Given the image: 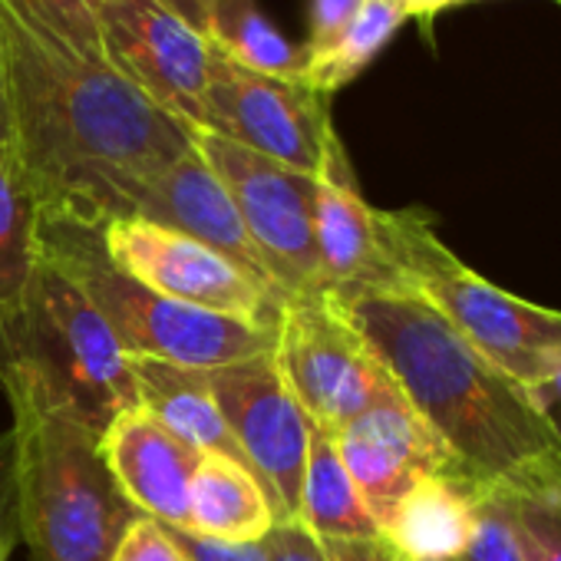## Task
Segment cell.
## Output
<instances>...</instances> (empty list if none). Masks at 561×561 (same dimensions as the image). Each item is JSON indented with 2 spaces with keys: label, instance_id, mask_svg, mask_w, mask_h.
<instances>
[{
  "label": "cell",
  "instance_id": "7a4b0ae2",
  "mask_svg": "<svg viewBox=\"0 0 561 561\" xmlns=\"http://www.w3.org/2000/svg\"><path fill=\"white\" fill-rule=\"evenodd\" d=\"M337 301L472 492L561 495V423L531 387L482 357L407 288Z\"/></svg>",
  "mask_w": 561,
  "mask_h": 561
},
{
  "label": "cell",
  "instance_id": "2e32d148",
  "mask_svg": "<svg viewBox=\"0 0 561 561\" xmlns=\"http://www.w3.org/2000/svg\"><path fill=\"white\" fill-rule=\"evenodd\" d=\"M100 453L119 492L152 522L188 528V495L198 453L179 443L142 407H129L100 436Z\"/></svg>",
  "mask_w": 561,
  "mask_h": 561
},
{
  "label": "cell",
  "instance_id": "5b68a950",
  "mask_svg": "<svg viewBox=\"0 0 561 561\" xmlns=\"http://www.w3.org/2000/svg\"><path fill=\"white\" fill-rule=\"evenodd\" d=\"M41 254L96 305L126 354L192 370H218L274 351V331L198 311L142 288L103 251L100 231L41 221Z\"/></svg>",
  "mask_w": 561,
  "mask_h": 561
},
{
  "label": "cell",
  "instance_id": "277c9868",
  "mask_svg": "<svg viewBox=\"0 0 561 561\" xmlns=\"http://www.w3.org/2000/svg\"><path fill=\"white\" fill-rule=\"evenodd\" d=\"M377 228L400 285L423 298L459 337L535 393L561 364V311L531 305L469 267L420 208L383 211Z\"/></svg>",
  "mask_w": 561,
  "mask_h": 561
},
{
  "label": "cell",
  "instance_id": "4dcf8cb0",
  "mask_svg": "<svg viewBox=\"0 0 561 561\" xmlns=\"http://www.w3.org/2000/svg\"><path fill=\"white\" fill-rule=\"evenodd\" d=\"M165 11H172L182 24H188L198 37H211V18L218 0H159Z\"/></svg>",
  "mask_w": 561,
  "mask_h": 561
},
{
  "label": "cell",
  "instance_id": "e0dca14e",
  "mask_svg": "<svg viewBox=\"0 0 561 561\" xmlns=\"http://www.w3.org/2000/svg\"><path fill=\"white\" fill-rule=\"evenodd\" d=\"M129 374L136 387V403L149 416H156L179 443H185L198 456H228L248 466L215 403L208 370L129 354Z\"/></svg>",
  "mask_w": 561,
  "mask_h": 561
},
{
  "label": "cell",
  "instance_id": "8992f818",
  "mask_svg": "<svg viewBox=\"0 0 561 561\" xmlns=\"http://www.w3.org/2000/svg\"><path fill=\"white\" fill-rule=\"evenodd\" d=\"M0 351L27 360L103 436L136 403L129 354L96 305L44 254L18 318L0 328Z\"/></svg>",
  "mask_w": 561,
  "mask_h": 561
},
{
  "label": "cell",
  "instance_id": "d4e9b609",
  "mask_svg": "<svg viewBox=\"0 0 561 561\" xmlns=\"http://www.w3.org/2000/svg\"><path fill=\"white\" fill-rule=\"evenodd\" d=\"M11 4H18L41 27L64 37L77 50L90 57H103L100 31H96V11L103 0H11Z\"/></svg>",
  "mask_w": 561,
  "mask_h": 561
},
{
  "label": "cell",
  "instance_id": "5bb4252c",
  "mask_svg": "<svg viewBox=\"0 0 561 561\" xmlns=\"http://www.w3.org/2000/svg\"><path fill=\"white\" fill-rule=\"evenodd\" d=\"M334 439L377 525H383L393 505L426 476H449L466 485L439 436L413 413L403 393L370 407L334 433Z\"/></svg>",
  "mask_w": 561,
  "mask_h": 561
},
{
  "label": "cell",
  "instance_id": "83f0119b",
  "mask_svg": "<svg viewBox=\"0 0 561 561\" xmlns=\"http://www.w3.org/2000/svg\"><path fill=\"white\" fill-rule=\"evenodd\" d=\"M113 561H188L179 545L162 531L159 522H152L149 515H139L129 531L123 535Z\"/></svg>",
  "mask_w": 561,
  "mask_h": 561
},
{
  "label": "cell",
  "instance_id": "44dd1931",
  "mask_svg": "<svg viewBox=\"0 0 561 561\" xmlns=\"http://www.w3.org/2000/svg\"><path fill=\"white\" fill-rule=\"evenodd\" d=\"M41 261V208L18 165L0 159V328L24 308Z\"/></svg>",
  "mask_w": 561,
  "mask_h": 561
},
{
  "label": "cell",
  "instance_id": "4fadbf2b",
  "mask_svg": "<svg viewBox=\"0 0 561 561\" xmlns=\"http://www.w3.org/2000/svg\"><path fill=\"white\" fill-rule=\"evenodd\" d=\"M113 218H142V221L182 231L228 254L244 271L271 280L234 211L231 195L225 192L221 179L208 169V162L198 156L195 146L162 169L116 182L110 192V205H106V221Z\"/></svg>",
  "mask_w": 561,
  "mask_h": 561
},
{
  "label": "cell",
  "instance_id": "6da1fadb",
  "mask_svg": "<svg viewBox=\"0 0 561 561\" xmlns=\"http://www.w3.org/2000/svg\"><path fill=\"white\" fill-rule=\"evenodd\" d=\"M8 146L41 221L100 231L116 182L192 149V129L90 57L0 0Z\"/></svg>",
  "mask_w": 561,
  "mask_h": 561
},
{
  "label": "cell",
  "instance_id": "f1b7e54d",
  "mask_svg": "<svg viewBox=\"0 0 561 561\" xmlns=\"http://www.w3.org/2000/svg\"><path fill=\"white\" fill-rule=\"evenodd\" d=\"M162 531L179 545V551L188 561H267L264 545L261 541H215V538H202L188 528H165Z\"/></svg>",
  "mask_w": 561,
  "mask_h": 561
},
{
  "label": "cell",
  "instance_id": "ffe728a7",
  "mask_svg": "<svg viewBox=\"0 0 561 561\" xmlns=\"http://www.w3.org/2000/svg\"><path fill=\"white\" fill-rule=\"evenodd\" d=\"M298 522L321 541H374L383 538L377 518L367 512L341 453L334 433L311 423L308 466L301 482Z\"/></svg>",
  "mask_w": 561,
  "mask_h": 561
},
{
  "label": "cell",
  "instance_id": "9c48e42d",
  "mask_svg": "<svg viewBox=\"0 0 561 561\" xmlns=\"http://www.w3.org/2000/svg\"><path fill=\"white\" fill-rule=\"evenodd\" d=\"M106 257L142 288L198 311L277 328L288 295L271 280L244 271L228 254L142 218H113L100 228Z\"/></svg>",
  "mask_w": 561,
  "mask_h": 561
},
{
  "label": "cell",
  "instance_id": "3957f363",
  "mask_svg": "<svg viewBox=\"0 0 561 561\" xmlns=\"http://www.w3.org/2000/svg\"><path fill=\"white\" fill-rule=\"evenodd\" d=\"M18 525L34 561H113L142 515L110 476L100 433L27 360L0 351Z\"/></svg>",
  "mask_w": 561,
  "mask_h": 561
},
{
  "label": "cell",
  "instance_id": "8d00e7d4",
  "mask_svg": "<svg viewBox=\"0 0 561 561\" xmlns=\"http://www.w3.org/2000/svg\"><path fill=\"white\" fill-rule=\"evenodd\" d=\"M459 4H466V0H459Z\"/></svg>",
  "mask_w": 561,
  "mask_h": 561
},
{
  "label": "cell",
  "instance_id": "ac0fdd59",
  "mask_svg": "<svg viewBox=\"0 0 561 561\" xmlns=\"http://www.w3.org/2000/svg\"><path fill=\"white\" fill-rule=\"evenodd\" d=\"M476 525V492L449 476L420 479L380 525L403 561H456Z\"/></svg>",
  "mask_w": 561,
  "mask_h": 561
},
{
  "label": "cell",
  "instance_id": "4316f807",
  "mask_svg": "<svg viewBox=\"0 0 561 561\" xmlns=\"http://www.w3.org/2000/svg\"><path fill=\"white\" fill-rule=\"evenodd\" d=\"M364 0H311L308 11V64L324 57L328 50H334V44L344 37V31L351 27V21L357 18Z\"/></svg>",
  "mask_w": 561,
  "mask_h": 561
},
{
  "label": "cell",
  "instance_id": "484cf974",
  "mask_svg": "<svg viewBox=\"0 0 561 561\" xmlns=\"http://www.w3.org/2000/svg\"><path fill=\"white\" fill-rule=\"evenodd\" d=\"M456 561H525L502 492H476V525Z\"/></svg>",
  "mask_w": 561,
  "mask_h": 561
},
{
  "label": "cell",
  "instance_id": "836d02e7",
  "mask_svg": "<svg viewBox=\"0 0 561 561\" xmlns=\"http://www.w3.org/2000/svg\"><path fill=\"white\" fill-rule=\"evenodd\" d=\"M538 397H541V403L548 407V413L558 416V410H561V364L551 370V377L545 380V387L538 390Z\"/></svg>",
  "mask_w": 561,
  "mask_h": 561
},
{
  "label": "cell",
  "instance_id": "603a6c76",
  "mask_svg": "<svg viewBox=\"0 0 561 561\" xmlns=\"http://www.w3.org/2000/svg\"><path fill=\"white\" fill-rule=\"evenodd\" d=\"M407 11L400 8V0H364L357 18L344 31V37L328 50L324 57L311 60L305 70V87L331 96L334 90L347 87L387 44L390 37L407 24Z\"/></svg>",
  "mask_w": 561,
  "mask_h": 561
},
{
  "label": "cell",
  "instance_id": "d6986e66",
  "mask_svg": "<svg viewBox=\"0 0 561 561\" xmlns=\"http://www.w3.org/2000/svg\"><path fill=\"white\" fill-rule=\"evenodd\" d=\"M277 525V512L251 472V466L228 456H202L192 495L188 531L215 541H261Z\"/></svg>",
  "mask_w": 561,
  "mask_h": 561
},
{
  "label": "cell",
  "instance_id": "f546056e",
  "mask_svg": "<svg viewBox=\"0 0 561 561\" xmlns=\"http://www.w3.org/2000/svg\"><path fill=\"white\" fill-rule=\"evenodd\" d=\"M261 545L267 561H331L324 545L301 522H277Z\"/></svg>",
  "mask_w": 561,
  "mask_h": 561
},
{
  "label": "cell",
  "instance_id": "d6a6232c",
  "mask_svg": "<svg viewBox=\"0 0 561 561\" xmlns=\"http://www.w3.org/2000/svg\"><path fill=\"white\" fill-rule=\"evenodd\" d=\"M453 4H459V0H400V8L407 11V18H423V21H430L433 14H439V11H446Z\"/></svg>",
  "mask_w": 561,
  "mask_h": 561
},
{
  "label": "cell",
  "instance_id": "1f68e13d",
  "mask_svg": "<svg viewBox=\"0 0 561 561\" xmlns=\"http://www.w3.org/2000/svg\"><path fill=\"white\" fill-rule=\"evenodd\" d=\"M0 159H11V146H8V93H4V41H0Z\"/></svg>",
  "mask_w": 561,
  "mask_h": 561
},
{
  "label": "cell",
  "instance_id": "74e56055",
  "mask_svg": "<svg viewBox=\"0 0 561 561\" xmlns=\"http://www.w3.org/2000/svg\"><path fill=\"white\" fill-rule=\"evenodd\" d=\"M558 4H561V0H558Z\"/></svg>",
  "mask_w": 561,
  "mask_h": 561
},
{
  "label": "cell",
  "instance_id": "8fae6325",
  "mask_svg": "<svg viewBox=\"0 0 561 561\" xmlns=\"http://www.w3.org/2000/svg\"><path fill=\"white\" fill-rule=\"evenodd\" d=\"M208 383L234 443L261 479L277 522H298L311 420L280 380L274 354L267 351L261 357L208 370Z\"/></svg>",
  "mask_w": 561,
  "mask_h": 561
},
{
  "label": "cell",
  "instance_id": "9a60e30c",
  "mask_svg": "<svg viewBox=\"0 0 561 561\" xmlns=\"http://www.w3.org/2000/svg\"><path fill=\"white\" fill-rule=\"evenodd\" d=\"M311 218L324 288L331 295L351 298L364 291L403 288L380 244L377 208L364 198L341 139L331 146L321 172L314 175Z\"/></svg>",
  "mask_w": 561,
  "mask_h": 561
},
{
  "label": "cell",
  "instance_id": "52a82bcc",
  "mask_svg": "<svg viewBox=\"0 0 561 561\" xmlns=\"http://www.w3.org/2000/svg\"><path fill=\"white\" fill-rule=\"evenodd\" d=\"M271 354L305 416L328 433H341L360 413L400 393L331 291L285 301Z\"/></svg>",
  "mask_w": 561,
  "mask_h": 561
},
{
  "label": "cell",
  "instance_id": "30bf717a",
  "mask_svg": "<svg viewBox=\"0 0 561 561\" xmlns=\"http://www.w3.org/2000/svg\"><path fill=\"white\" fill-rule=\"evenodd\" d=\"M202 129L311 179L341 139L331 123L328 96L295 80L244 70L215 47L208 60Z\"/></svg>",
  "mask_w": 561,
  "mask_h": 561
},
{
  "label": "cell",
  "instance_id": "7402d4cb",
  "mask_svg": "<svg viewBox=\"0 0 561 561\" xmlns=\"http://www.w3.org/2000/svg\"><path fill=\"white\" fill-rule=\"evenodd\" d=\"M208 44L231 64L264 77L301 83L308 70L305 47H295L280 34L257 8V0H218Z\"/></svg>",
  "mask_w": 561,
  "mask_h": 561
},
{
  "label": "cell",
  "instance_id": "ba28073f",
  "mask_svg": "<svg viewBox=\"0 0 561 561\" xmlns=\"http://www.w3.org/2000/svg\"><path fill=\"white\" fill-rule=\"evenodd\" d=\"M192 146L231 195L234 211L274 285L288 298L328 291L311 218L314 179L208 129H192Z\"/></svg>",
  "mask_w": 561,
  "mask_h": 561
},
{
  "label": "cell",
  "instance_id": "e575fe53",
  "mask_svg": "<svg viewBox=\"0 0 561 561\" xmlns=\"http://www.w3.org/2000/svg\"><path fill=\"white\" fill-rule=\"evenodd\" d=\"M8 551H11V545L4 538V525H0V561H8Z\"/></svg>",
  "mask_w": 561,
  "mask_h": 561
},
{
  "label": "cell",
  "instance_id": "cb8c5ba5",
  "mask_svg": "<svg viewBox=\"0 0 561 561\" xmlns=\"http://www.w3.org/2000/svg\"><path fill=\"white\" fill-rule=\"evenodd\" d=\"M502 502L518 535L525 561H561V495H541V499L502 495Z\"/></svg>",
  "mask_w": 561,
  "mask_h": 561
},
{
  "label": "cell",
  "instance_id": "7c38bea8",
  "mask_svg": "<svg viewBox=\"0 0 561 561\" xmlns=\"http://www.w3.org/2000/svg\"><path fill=\"white\" fill-rule=\"evenodd\" d=\"M96 31L106 64L188 129L205 126L211 44L159 0H103Z\"/></svg>",
  "mask_w": 561,
  "mask_h": 561
},
{
  "label": "cell",
  "instance_id": "d590c367",
  "mask_svg": "<svg viewBox=\"0 0 561 561\" xmlns=\"http://www.w3.org/2000/svg\"><path fill=\"white\" fill-rule=\"evenodd\" d=\"M393 561H403V558H393Z\"/></svg>",
  "mask_w": 561,
  "mask_h": 561
}]
</instances>
